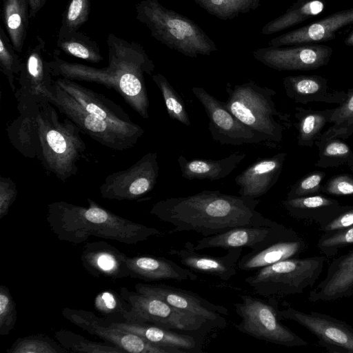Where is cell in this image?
Returning a JSON list of instances; mask_svg holds the SVG:
<instances>
[{"mask_svg":"<svg viewBox=\"0 0 353 353\" xmlns=\"http://www.w3.org/2000/svg\"><path fill=\"white\" fill-rule=\"evenodd\" d=\"M108 65L98 68L70 63L57 56L48 61L52 76L95 83L117 92L143 119L149 115V98L145 74L152 75L155 65L143 47L112 33L107 37Z\"/></svg>","mask_w":353,"mask_h":353,"instance_id":"2","label":"cell"},{"mask_svg":"<svg viewBox=\"0 0 353 353\" xmlns=\"http://www.w3.org/2000/svg\"><path fill=\"white\" fill-rule=\"evenodd\" d=\"M87 201L88 206L64 201L48 205L46 221L59 240L77 245L93 236L135 245L161 234L157 228L113 213L90 198Z\"/></svg>","mask_w":353,"mask_h":353,"instance_id":"3","label":"cell"},{"mask_svg":"<svg viewBox=\"0 0 353 353\" xmlns=\"http://www.w3.org/2000/svg\"><path fill=\"white\" fill-rule=\"evenodd\" d=\"M120 294L130 305V310L123 316L125 322L148 323L199 336L221 328L212 321L176 309L155 296L132 292L125 287L120 288Z\"/></svg>","mask_w":353,"mask_h":353,"instance_id":"9","label":"cell"},{"mask_svg":"<svg viewBox=\"0 0 353 353\" xmlns=\"http://www.w3.org/2000/svg\"><path fill=\"white\" fill-rule=\"evenodd\" d=\"M333 50L329 46L314 43L290 47L270 46L252 52L254 58L279 71L312 70L326 65Z\"/></svg>","mask_w":353,"mask_h":353,"instance_id":"15","label":"cell"},{"mask_svg":"<svg viewBox=\"0 0 353 353\" xmlns=\"http://www.w3.org/2000/svg\"><path fill=\"white\" fill-rule=\"evenodd\" d=\"M112 325L130 332L148 342L161 347L176 349L183 353H202L201 336L182 333L148 323L110 321Z\"/></svg>","mask_w":353,"mask_h":353,"instance_id":"27","label":"cell"},{"mask_svg":"<svg viewBox=\"0 0 353 353\" xmlns=\"http://www.w3.org/2000/svg\"><path fill=\"white\" fill-rule=\"evenodd\" d=\"M57 341L70 352L86 353H125L114 344L90 341L84 336L68 330H60L54 332Z\"/></svg>","mask_w":353,"mask_h":353,"instance_id":"39","label":"cell"},{"mask_svg":"<svg viewBox=\"0 0 353 353\" xmlns=\"http://www.w3.org/2000/svg\"><path fill=\"white\" fill-rule=\"evenodd\" d=\"M17 109L19 117L8 125L6 128L10 142L24 157L38 158L40 141L36 119L37 105Z\"/></svg>","mask_w":353,"mask_h":353,"instance_id":"31","label":"cell"},{"mask_svg":"<svg viewBox=\"0 0 353 353\" xmlns=\"http://www.w3.org/2000/svg\"><path fill=\"white\" fill-rule=\"evenodd\" d=\"M135 291L155 296L172 307L205 318L218 324L221 328L225 327L228 310L221 305L214 304L192 291L165 283H142L134 285Z\"/></svg>","mask_w":353,"mask_h":353,"instance_id":"17","label":"cell"},{"mask_svg":"<svg viewBox=\"0 0 353 353\" xmlns=\"http://www.w3.org/2000/svg\"><path fill=\"white\" fill-rule=\"evenodd\" d=\"M296 233L293 230L277 222L272 225L239 226L226 232L203 236L196 241V251L210 248L228 250L248 248L256 250L281 238Z\"/></svg>","mask_w":353,"mask_h":353,"instance_id":"18","label":"cell"},{"mask_svg":"<svg viewBox=\"0 0 353 353\" xmlns=\"http://www.w3.org/2000/svg\"><path fill=\"white\" fill-rule=\"evenodd\" d=\"M261 0H194L206 12L221 19L228 20L255 10Z\"/></svg>","mask_w":353,"mask_h":353,"instance_id":"37","label":"cell"},{"mask_svg":"<svg viewBox=\"0 0 353 353\" xmlns=\"http://www.w3.org/2000/svg\"><path fill=\"white\" fill-rule=\"evenodd\" d=\"M226 108L243 123L261 133L275 145L291 126L290 114L279 111L274 97L276 92L249 80L241 84L227 83Z\"/></svg>","mask_w":353,"mask_h":353,"instance_id":"6","label":"cell"},{"mask_svg":"<svg viewBox=\"0 0 353 353\" xmlns=\"http://www.w3.org/2000/svg\"><path fill=\"white\" fill-rule=\"evenodd\" d=\"M159 166L156 152H150L128 168L108 175L99 187L103 199H139L151 192L157 182Z\"/></svg>","mask_w":353,"mask_h":353,"instance_id":"12","label":"cell"},{"mask_svg":"<svg viewBox=\"0 0 353 353\" xmlns=\"http://www.w3.org/2000/svg\"><path fill=\"white\" fill-rule=\"evenodd\" d=\"M209 119L208 129L212 139L221 145H276L265 136L239 121L222 102L201 87L192 88Z\"/></svg>","mask_w":353,"mask_h":353,"instance_id":"11","label":"cell"},{"mask_svg":"<svg viewBox=\"0 0 353 353\" xmlns=\"http://www.w3.org/2000/svg\"><path fill=\"white\" fill-rule=\"evenodd\" d=\"M353 24V8L339 10L303 27L272 38L269 43L274 47L319 43L336 38V32Z\"/></svg>","mask_w":353,"mask_h":353,"instance_id":"19","label":"cell"},{"mask_svg":"<svg viewBox=\"0 0 353 353\" xmlns=\"http://www.w3.org/2000/svg\"><path fill=\"white\" fill-rule=\"evenodd\" d=\"M46 100L37 103L36 119L40 141V160L44 169L66 181L78 172L77 163L85 151L80 129L68 118L61 119Z\"/></svg>","mask_w":353,"mask_h":353,"instance_id":"4","label":"cell"},{"mask_svg":"<svg viewBox=\"0 0 353 353\" xmlns=\"http://www.w3.org/2000/svg\"><path fill=\"white\" fill-rule=\"evenodd\" d=\"M325 261L323 256L288 259L256 270L245 281L263 297L302 294L316 283Z\"/></svg>","mask_w":353,"mask_h":353,"instance_id":"8","label":"cell"},{"mask_svg":"<svg viewBox=\"0 0 353 353\" xmlns=\"http://www.w3.org/2000/svg\"><path fill=\"white\" fill-rule=\"evenodd\" d=\"M334 108L313 110L296 107L294 125L297 130V144L301 147L312 148L322 135L323 129L331 123Z\"/></svg>","mask_w":353,"mask_h":353,"instance_id":"32","label":"cell"},{"mask_svg":"<svg viewBox=\"0 0 353 353\" xmlns=\"http://www.w3.org/2000/svg\"><path fill=\"white\" fill-rule=\"evenodd\" d=\"M126 261L130 277L148 282L166 280L193 281L198 279L193 271L165 257L148 255L127 256Z\"/></svg>","mask_w":353,"mask_h":353,"instance_id":"28","label":"cell"},{"mask_svg":"<svg viewBox=\"0 0 353 353\" xmlns=\"http://www.w3.org/2000/svg\"><path fill=\"white\" fill-rule=\"evenodd\" d=\"M260 200L219 190H203L155 203L150 213L174 228L169 233L190 232L208 236L244 225H272L256 208Z\"/></svg>","mask_w":353,"mask_h":353,"instance_id":"1","label":"cell"},{"mask_svg":"<svg viewBox=\"0 0 353 353\" xmlns=\"http://www.w3.org/2000/svg\"><path fill=\"white\" fill-rule=\"evenodd\" d=\"M95 310L103 315L123 316L130 309V304L118 293L112 290H106L99 292L94 301Z\"/></svg>","mask_w":353,"mask_h":353,"instance_id":"45","label":"cell"},{"mask_svg":"<svg viewBox=\"0 0 353 353\" xmlns=\"http://www.w3.org/2000/svg\"><path fill=\"white\" fill-rule=\"evenodd\" d=\"M325 8V0H296L283 14L268 22L261 33L270 35L292 28L321 14Z\"/></svg>","mask_w":353,"mask_h":353,"instance_id":"34","label":"cell"},{"mask_svg":"<svg viewBox=\"0 0 353 353\" xmlns=\"http://www.w3.org/2000/svg\"><path fill=\"white\" fill-rule=\"evenodd\" d=\"M135 10L137 19L156 40L184 56L196 58L218 50L214 41L194 21L158 0H142Z\"/></svg>","mask_w":353,"mask_h":353,"instance_id":"5","label":"cell"},{"mask_svg":"<svg viewBox=\"0 0 353 353\" xmlns=\"http://www.w3.org/2000/svg\"><path fill=\"white\" fill-rule=\"evenodd\" d=\"M127 255L103 241L86 243L81 254V262L92 276L119 279L130 276Z\"/></svg>","mask_w":353,"mask_h":353,"instance_id":"21","label":"cell"},{"mask_svg":"<svg viewBox=\"0 0 353 353\" xmlns=\"http://www.w3.org/2000/svg\"><path fill=\"white\" fill-rule=\"evenodd\" d=\"M151 78L162 94L170 118L190 126V121L185 103L174 87L160 73L152 74Z\"/></svg>","mask_w":353,"mask_h":353,"instance_id":"40","label":"cell"},{"mask_svg":"<svg viewBox=\"0 0 353 353\" xmlns=\"http://www.w3.org/2000/svg\"><path fill=\"white\" fill-rule=\"evenodd\" d=\"M2 19L14 50L21 53L30 19L28 0H1Z\"/></svg>","mask_w":353,"mask_h":353,"instance_id":"33","label":"cell"},{"mask_svg":"<svg viewBox=\"0 0 353 353\" xmlns=\"http://www.w3.org/2000/svg\"><path fill=\"white\" fill-rule=\"evenodd\" d=\"M90 0H70L63 14L58 35L78 31L90 14Z\"/></svg>","mask_w":353,"mask_h":353,"instance_id":"43","label":"cell"},{"mask_svg":"<svg viewBox=\"0 0 353 353\" xmlns=\"http://www.w3.org/2000/svg\"><path fill=\"white\" fill-rule=\"evenodd\" d=\"M54 82L88 112L117 124L134 123L121 106L104 95L68 79L58 77Z\"/></svg>","mask_w":353,"mask_h":353,"instance_id":"26","label":"cell"},{"mask_svg":"<svg viewBox=\"0 0 353 353\" xmlns=\"http://www.w3.org/2000/svg\"><path fill=\"white\" fill-rule=\"evenodd\" d=\"M325 176L323 171L307 173L293 184L287 194V199L315 195L321 193L322 181Z\"/></svg>","mask_w":353,"mask_h":353,"instance_id":"47","label":"cell"},{"mask_svg":"<svg viewBox=\"0 0 353 353\" xmlns=\"http://www.w3.org/2000/svg\"><path fill=\"white\" fill-rule=\"evenodd\" d=\"M57 46L70 56L90 63H97L103 60L97 43L79 31L58 35Z\"/></svg>","mask_w":353,"mask_h":353,"instance_id":"35","label":"cell"},{"mask_svg":"<svg viewBox=\"0 0 353 353\" xmlns=\"http://www.w3.org/2000/svg\"><path fill=\"white\" fill-rule=\"evenodd\" d=\"M221 256L198 253L194 245L186 242L181 249H171L169 254L178 258L179 261L188 269L216 277L227 281L237 271V263L241 256L243 248H230Z\"/></svg>","mask_w":353,"mask_h":353,"instance_id":"20","label":"cell"},{"mask_svg":"<svg viewBox=\"0 0 353 353\" xmlns=\"http://www.w3.org/2000/svg\"><path fill=\"white\" fill-rule=\"evenodd\" d=\"M346 92L345 99L334 109L330 123L332 125L319 139H347L353 134V88L348 89Z\"/></svg>","mask_w":353,"mask_h":353,"instance_id":"38","label":"cell"},{"mask_svg":"<svg viewBox=\"0 0 353 353\" xmlns=\"http://www.w3.org/2000/svg\"><path fill=\"white\" fill-rule=\"evenodd\" d=\"M281 319L300 324L318 339L319 344L331 353H353V327L345 322L315 311L304 312L288 306L279 309Z\"/></svg>","mask_w":353,"mask_h":353,"instance_id":"14","label":"cell"},{"mask_svg":"<svg viewBox=\"0 0 353 353\" xmlns=\"http://www.w3.org/2000/svg\"><path fill=\"white\" fill-rule=\"evenodd\" d=\"M283 85L288 98L295 103H341L347 92L330 88L326 78L316 74L287 76L283 79Z\"/></svg>","mask_w":353,"mask_h":353,"instance_id":"24","label":"cell"},{"mask_svg":"<svg viewBox=\"0 0 353 353\" xmlns=\"http://www.w3.org/2000/svg\"><path fill=\"white\" fill-rule=\"evenodd\" d=\"M63 316L76 326L90 334L130 353H183L176 349L167 348L152 344L139 335L120 329L110 321L97 316L94 312L83 309L65 307Z\"/></svg>","mask_w":353,"mask_h":353,"instance_id":"13","label":"cell"},{"mask_svg":"<svg viewBox=\"0 0 353 353\" xmlns=\"http://www.w3.org/2000/svg\"><path fill=\"white\" fill-rule=\"evenodd\" d=\"M234 303L241 321L234 325L239 332L257 339L286 347H300L308 343L281 322L279 303L275 296L264 300L250 295L240 296Z\"/></svg>","mask_w":353,"mask_h":353,"instance_id":"10","label":"cell"},{"mask_svg":"<svg viewBox=\"0 0 353 353\" xmlns=\"http://www.w3.org/2000/svg\"><path fill=\"white\" fill-rule=\"evenodd\" d=\"M353 225V205H343L339 213L331 220L319 226L323 233L345 228Z\"/></svg>","mask_w":353,"mask_h":353,"instance_id":"50","label":"cell"},{"mask_svg":"<svg viewBox=\"0 0 353 353\" xmlns=\"http://www.w3.org/2000/svg\"><path fill=\"white\" fill-rule=\"evenodd\" d=\"M17 319L16 303L8 288L0 285V335L9 334L14 327Z\"/></svg>","mask_w":353,"mask_h":353,"instance_id":"46","label":"cell"},{"mask_svg":"<svg viewBox=\"0 0 353 353\" xmlns=\"http://www.w3.org/2000/svg\"><path fill=\"white\" fill-rule=\"evenodd\" d=\"M17 52L8 34L0 27V68L14 93L17 90L15 76L20 74L22 67V61Z\"/></svg>","mask_w":353,"mask_h":353,"instance_id":"42","label":"cell"},{"mask_svg":"<svg viewBox=\"0 0 353 353\" xmlns=\"http://www.w3.org/2000/svg\"><path fill=\"white\" fill-rule=\"evenodd\" d=\"M321 193L337 196H353V176L349 174L333 176L322 185Z\"/></svg>","mask_w":353,"mask_h":353,"instance_id":"48","label":"cell"},{"mask_svg":"<svg viewBox=\"0 0 353 353\" xmlns=\"http://www.w3.org/2000/svg\"><path fill=\"white\" fill-rule=\"evenodd\" d=\"M17 184L8 176H0V219L6 216L17 199Z\"/></svg>","mask_w":353,"mask_h":353,"instance_id":"49","label":"cell"},{"mask_svg":"<svg viewBox=\"0 0 353 353\" xmlns=\"http://www.w3.org/2000/svg\"><path fill=\"white\" fill-rule=\"evenodd\" d=\"M81 132L102 145L117 151L133 148L144 134L138 124L121 125L108 121L85 110L53 80L50 88L43 94Z\"/></svg>","mask_w":353,"mask_h":353,"instance_id":"7","label":"cell"},{"mask_svg":"<svg viewBox=\"0 0 353 353\" xmlns=\"http://www.w3.org/2000/svg\"><path fill=\"white\" fill-rule=\"evenodd\" d=\"M246 154L237 151L217 160L205 159H187L182 154L177 158L181 176L188 180H220L234 171L245 158Z\"/></svg>","mask_w":353,"mask_h":353,"instance_id":"29","label":"cell"},{"mask_svg":"<svg viewBox=\"0 0 353 353\" xmlns=\"http://www.w3.org/2000/svg\"><path fill=\"white\" fill-rule=\"evenodd\" d=\"M347 165H348L350 170H351V172L353 174V155L352 156V157L350 158V159L347 162Z\"/></svg>","mask_w":353,"mask_h":353,"instance_id":"53","label":"cell"},{"mask_svg":"<svg viewBox=\"0 0 353 353\" xmlns=\"http://www.w3.org/2000/svg\"><path fill=\"white\" fill-rule=\"evenodd\" d=\"M353 244V225L343 229L323 233L319 239L316 247L328 257L335 256L339 251Z\"/></svg>","mask_w":353,"mask_h":353,"instance_id":"44","label":"cell"},{"mask_svg":"<svg viewBox=\"0 0 353 353\" xmlns=\"http://www.w3.org/2000/svg\"><path fill=\"white\" fill-rule=\"evenodd\" d=\"M344 43L347 46H353V31L345 39Z\"/></svg>","mask_w":353,"mask_h":353,"instance_id":"52","label":"cell"},{"mask_svg":"<svg viewBox=\"0 0 353 353\" xmlns=\"http://www.w3.org/2000/svg\"><path fill=\"white\" fill-rule=\"evenodd\" d=\"M353 296V289H352V290L350 292V295H349V297H350V296Z\"/></svg>","mask_w":353,"mask_h":353,"instance_id":"54","label":"cell"},{"mask_svg":"<svg viewBox=\"0 0 353 353\" xmlns=\"http://www.w3.org/2000/svg\"><path fill=\"white\" fill-rule=\"evenodd\" d=\"M281 203L293 218L312 221L319 225L333 219L343 206L337 200L321 194L292 199L286 198Z\"/></svg>","mask_w":353,"mask_h":353,"instance_id":"30","label":"cell"},{"mask_svg":"<svg viewBox=\"0 0 353 353\" xmlns=\"http://www.w3.org/2000/svg\"><path fill=\"white\" fill-rule=\"evenodd\" d=\"M319 149V158L314 165L321 168H337L347 164L353 151L339 138L319 139L314 143Z\"/></svg>","mask_w":353,"mask_h":353,"instance_id":"36","label":"cell"},{"mask_svg":"<svg viewBox=\"0 0 353 353\" xmlns=\"http://www.w3.org/2000/svg\"><path fill=\"white\" fill-rule=\"evenodd\" d=\"M353 289V250L334 258L325 276L309 292L311 302L331 301L349 297Z\"/></svg>","mask_w":353,"mask_h":353,"instance_id":"23","label":"cell"},{"mask_svg":"<svg viewBox=\"0 0 353 353\" xmlns=\"http://www.w3.org/2000/svg\"><path fill=\"white\" fill-rule=\"evenodd\" d=\"M46 0H28L30 18L34 17L41 8L44 6Z\"/></svg>","mask_w":353,"mask_h":353,"instance_id":"51","label":"cell"},{"mask_svg":"<svg viewBox=\"0 0 353 353\" xmlns=\"http://www.w3.org/2000/svg\"><path fill=\"white\" fill-rule=\"evenodd\" d=\"M286 156L283 152L259 158L246 168L234 179L239 194L252 199L265 194L279 180Z\"/></svg>","mask_w":353,"mask_h":353,"instance_id":"22","label":"cell"},{"mask_svg":"<svg viewBox=\"0 0 353 353\" xmlns=\"http://www.w3.org/2000/svg\"><path fill=\"white\" fill-rule=\"evenodd\" d=\"M7 353H69L58 341L43 334L20 337L6 350Z\"/></svg>","mask_w":353,"mask_h":353,"instance_id":"41","label":"cell"},{"mask_svg":"<svg viewBox=\"0 0 353 353\" xmlns=\"http://www.w3.org/2000/svg\"><path fill=\"white\" fill-rule=\"evenodd\" d=\"M306 248L305 241L296 232L252 250L240 257L237 268L248 272L258 270L288 259L297 258Z\"/></svg>","mask_w":353,"mask_h":353,"instance_id":"25","label":"cell"},{"mask_svg":"<svg viewBox=\"0 0 353 353\" xmlns=\"http://www.w3.org/2000/svg\"><path fill=\"white\" fill-rule=\"evenodd\" d=\"M44 48V41L37 37L36 43L29 49L22 61L18 78L19 87L14 92L17 108L36 107L43 100L44 92L52 85L51 69L43 55Z\"/></svg>","mask_w":353,"mask_h":353,"instance_id":"16","label":"cell"}]
</instances>
